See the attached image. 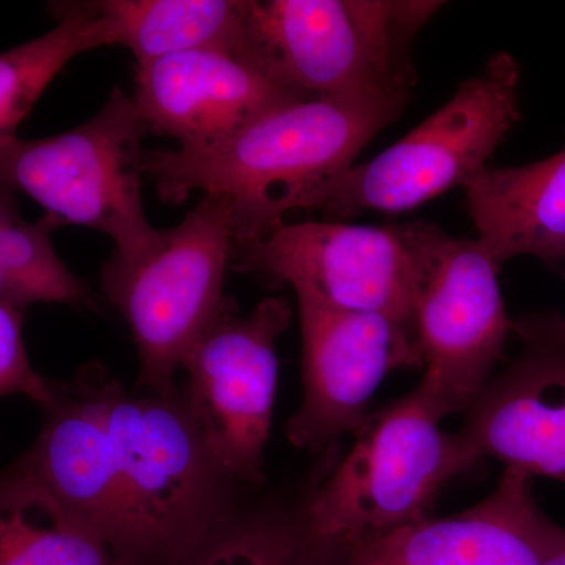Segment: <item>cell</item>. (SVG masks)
Instances as JSON below:
<instances>
[{
    "instance_id": "obj_1",
    "label": "cell",
    "mask_w": 565,
    "mask_h": 565,
    "mask_svg": "<svg viewBox=\"0 0 565 565\" xmlns=\"http://www.w3.org/2000/svg\"><path fill=\"white\" fill-rule=\"evenodd\" d=\"M43 426L14 460L126 565H185L237 505L181 386L128 388L99 363L52 381Z\"/></svg>"
},
{
    "instance_id": "obj_2",
    "label": "cell",
    "mask_w": 565,
    "mask_h": 565,
    "mask_svg": "<svg viewBox=\"0 0 565 565\" xmlns=\"http://www.w3.org/2000/svg\"><path fill=\"white\" fill-rule=\"evenodd\" d=\"M407 103L297 99L207 147L145 150V174L163 203L181 204L193 192L228 203L239 247L277 228L289 212L305 211L310 196L352 167Z\"/></svg>"
},
{
    "instance_id": "obj_3",
    "label": "cell",
    "mask_w": 565,
    "mask_h": 565,
    "mask_svg": "<svg viewBox=\"0 0 565 565\" xmlns=\"http://www.w3.org/2000/svg\"><path fill=\"white\" fill-rule=\"evenodd\" d=\"M412 392L364 419L348 455L296 512L305 539L326 565L426 519L435 494L476 462L462 435Z\"/></svg>"
},
{
    "instance_id": "obj_4",
    "label": "cell",
    "mask_w": 565,
    "mask_h": 565,
    "mask_svg": "<svg viewBox=\"0 0 565 565\" xmlns=\"http://www.w3.org/2000/svg\"><path fill=\"white\" fill-rule=\"evenodd\" d=\"M430 0H247L245 57L305 98L408 102Z\"/></svg>"
},
{
    "instance_id": "obj_5",
    "label": "cell",
    "mask_w": 565,
    "mask_h": 565,
    "mask_svg": "<svg viewBox=\"0 0 565 565\" xmlns=\"http://www.w3.org/2000/svg\"><path fill=\"white\" fill-rule=\"evenodd\" d=\"M237 233L232 207L202 196L184 221L159 230L136 255L114 253L102 270V289L128 323L139 356L141 392H178L185 353L225 307L226 269Z\"/></svg>"
},
{
    "instance_id": "obj_6",
    "label": "cell",
    "mask_w": 565,
    "mask_h": 565,
    "mask_svg": "<svg viewBox=\"0 0 565 565\" xmlns=\"http://www.w3.org/2000/svg\"><path fill=\"white\" fill-rule=\"evenodd\" d=\"M519 120V63L500 52L403 139L322 184L305 211L348 218L415 210L484 172Z\"/></svg>"
},
{
    "instance_id": "obj_7",
    "label": "cell",
    "mask_w": 565,
    "mask_h": 565,
    "mask_svg": "<svg viewBox=\"0 0 565 565\" xmlns=\"http://www.w3.org/2000/svg\"><path fill=\"white\" fill-rule=\"evenodd\" d=\"M148 134L132 96L115 87L102 109L71 131L6 141L0 185L39 203L57 228L95 230L114 241L117 255H136L159 234L141 199Z\"/></svg>"
},
{
    "instance_id": "obj_8",
    "label": "cell",
    "mask_w": 565,
    "mask_h": 565,
    "mask_svg": "<svg viewBox=\"0 0 565 565\" xmlns=\"http://www.w3.org/2000/svg\"><path fill=\"white\" fill-rule=\"evenodd\" d=\"M415 255L414 332L424 375L415 392L437 418L468 411L490 382L514 323L478 241L404 223Z\"/></svg>"
},
{
    "instance_id": "obj_9",
    "label": "cell",
    "mask_w": 565,
    "mask_h": 565,
    "mask_svg": "<svg viewBox=\"0 0 565 565\" xmlns=\"http://www.w3.org/2000/svg\"><path fill=\"white\" fill-rule=\"evenodd\" d=\"M291 305L267 297L239 316L232 300L182 360L189 411L222 473L233 484H259L278 386L277 341Z\"/></svg>"
},
{
    "instance_id": "obj_10",
    "label": "cell",
    "mask_w": 565,
    "mask_h": 565,
    "mask_svg": "<svg viewBox=\"0 0 565 565\" xmlns=\"http://www.w3.org/2000/svg\"><path fill=\"white\" fill-rule=\"evenodd\" d=\"M232 267L323 307L386 316L414 330L416 264L404 225L285 222L236 247Z\"/></svg>"
},
{
    "instance_id": "obj_11",
    "label": "cell",
    "mask_w": 565,
    "mask_h": 565,
    "mask_svg": "<svg viewBox=\"0 0 565 565\" xmlns=\"http://www.w3.org/2000/svg\"><path fill=\"white\" fill-rule=\"evenodd\" d=\"M302 332V401L286 423L289 444L318 451L355 433L386 375L423 367L414 330L374 313L323 307L297 297Z\"/></svg>"
},
{
    "instance_id": "obj_12",
    "label": "cell",
    "mask_w": 565,
    "mask_h": 565,
    "mask_svg": "<svg viewBox=\"0 0 565 565\" xmlns=\"http://www.w3.org/2000/svg\"><path fill=\"white\" fill-rule=\"evenodd\" d=\"M132 99L151 132L202 148L305 96L241 55L192 51L137 65Z\"/></svg>"
},
{
    "instance_id": "obj_13",
    "label": "cell",
    "mask_w": 565,
    "mask_h": 565,
    "mask_svg": "<svg viewBox=\"0 0 565 565\" xmlns=\"http://www.w3.org/2000/svg\"><path fill=\"white\" fill-rule=\"evenodd\" d=\"M526 345L486 385L459 434L476 460L492 457L526 478L565 482V345Z\"/></svg>"
},
{
    "instance_id": "obj_14",
    "label": "cell",
    "mask_w": 565,
    "mask_h": 565,
    "mask_svg": "<svg viewBox=\"0 0 565 565\" xmlns=\"http://www.w3.org/2000/svg\"><path fill=\"white\" fill-rule=\"evenodd\" d=\"M530 478L505 470L494 492L468 511L423 519L360 550L341 565H537Z\"/></svg>"
},
{
    "instance_id": "obj_15",
    "label": "cell",
    "mask_w": 565,
    "mask_h": 565,
    "mask_svg": "<svg viewBox=\"0 0 565 565\" xmlns=\"http://www.w3.org/2000/svg\"><path fill=\"white\" fill-rule=\"evenodd\" d=\"M478 243L498 269L533 256L552 269L565 263V150L522 167L490 169L463 188Z\"/></svg>"
},
{
    "instance_id": "obj_16",
    "label": "cell",
    "mask_w": 565,
    "mask_h": 565,
    "mask_svg": "<svg viewBox=\"0 0 565 565\" xmlns=\"http://www.w3.org/2000/svg\"><path fill=\"white\" fill-rule=\"evenodd\" d=\"M96 7L109 22L114 46L128 47L137 65L192 51L247 58V0H96Z\"/></svg>"
},
{
    "instance_id": "obj_17",
    "label": "cell",
    "mask_w": 565,
    "mask_h": 565,
    "mask_svg": "<svg viewBox=\"0 0 565 565\" xmlns=\"http://www.w3.org/2000/svg\"><path fill=\"white\" fill-rule=\"evenodd\" d=\"M0 565H126L20 467H0Z\"/></svg>"
},
{
    "instance_id": "obj_18",
    "label": "cell",
    "mask_w": 565,
    "mask_h": 565,
    "mask_svg": "<svg viewBox=\"0 0 565 565\" xmlns=\"http://www.w3.org/2000/svg\"><path fill=\"white\" fill-rule=\"evenodd\" d=\"M52 10L51 31L0 52V147L17 137L18 126L74 57L114 46L109 22L96 2H61Z\"/></svg>"
},
{
    "instance_id": "obj_19",
    "label": "cell",
    "mask_w": 565,
    "mask_h": 565,
    "mask_svg": "<svg viewBox=\"0 0 565 565\" xmlns=\"http://www.w3.org/2000/svg\"><path fill=\"white\" fill-rule=\"evenodd\" d=\"M55 228L46 217L29 222L14 192L0 185V299L22 310L35 303L96 308L90 286L54 250Z\"/></svg>"
},
{
    "instance_id": "obj_20",
    "label": "cell",
    "mask_w": 565,
    "mask_h": 565,
    "mask_svg": "<svg viewBox=\"0 0 565 565\" xmlns=\"http://www.w3.org/2000/svg\"><path fill=\"white\" fill-rule=\"evenodd\" d=\"M185 565H326L296 514L239 504L212 530Z\"/></svg>"
},
{
    "instance_id": "obj_21",
    "label": "cell",
    "mask_w": 565,
    "mask_h": 565,
    "mask_svg": "<svg viewBox=\"0 0 565 565\" xmlns=\"http://www.w3.org/2000/svg\"><path fill=\"white\" fill-rule=\"evenodd\" d=\"M22 316V308L0 299V397L25 396L43 407L51 399L52 381L32 367Z\"/></svg>"
},
{
    "instance_id": "obj_22",
    "label": "cell",
    "mask_w": 565,
    "mask_h": 565,
    "mask_svg": "<svg viewBox=\"0 0 565 565\" xmlns=\"http://www.w3.org/2000/svg\"><path fill=\"white\" fill-rule=\"evenodd\" d=\"M537 565H565V530L535 508L531 520Z\"/></svg>"
},
{
    "instance_id": "obj_23",
    "label": "cell",
    "mask_w": 565,
    "mask_h": 565,
    "mask_svg": "<svg viewBox=\"0 0 565 565\" xmlns=\"http://www.w3.org/2000/svg\"><path fill=\"white\" fill-rule=\"evenodd\" d=\"M514 329L525 341H546V343L565 345V318L563 316H539V318L514 323Z\"/></svg>"
}]
</instances>
